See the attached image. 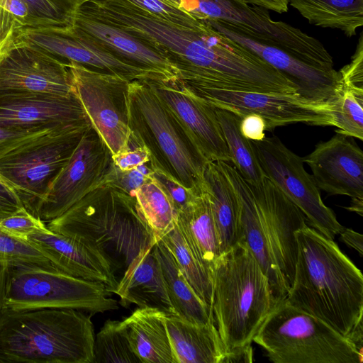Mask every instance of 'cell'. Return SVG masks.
I'll list each match as a JSON object with an SVG mask.
<instances>
[{
	"instance_id": "1",
	"label": "cell",
	"mask_w": 363,
	"mask_h": 363,
	"mask_svg": "<svg viewBox=\"0 0 363 363\" xmlns=\"http://www.w3.org/2000/svg\"><path fill=\"white\" fill-rule=\"evenodd\" d=\"M294 281L286 300L347 337L363 314V276L337 244L307 225L296 233Z\"/></svg>"
},
{
	"instance_id": "2",
	"label": "cell",
	"mask_w": 363,
	"mask_h": 363,
	"mask_svg": "<svg viewBox=\"0 0 363 363\" xmlns=\"http://www.w3.org/2000/svg\"><path fill=\"white\" fill-rule=\"evenodd\" d=\"M46 226L98 252L118 281L139 252L157 241L135 197L109 182L88 192Z\"/></svg>"
},
{
	"instance_id": "3",
	"label": "cell",
	"mask_w": 363,
	"mask_h": 363,
	"mask_svg": "<svg viewBox=\"0 0 363 363\" xmlns=\"http://www.w3.org/2000/svg\"><path fill=\"white\" fill-rule=\"evenodd\" d=\"M94 337L82 311H0V362L94 363Z\"/></svg>"
},
{
	"instance_id": "4",
	"label": "cell",
	"mask_w": 363,
	"mask_h": 363,
	"mask_svg": "<svg viewBox=\"0 0 363 363\" xmlns=\"http://www.w3.org/2000/svg\"><path fill=\"white\" fill-rule=\"evenodd\" d=\"M211 311L225 352L251 344L277 304L270 282L242 240L216 259Z\"/></svg>"
},
{
	"instance_id": "5",
	"label": "cell",
	"mask_w": 363,
	"mask_h": 363,
	"mask_svg": "<svg viewBox=\"0 0 363 363\" xmlns=\"http://www.w3.org/2000/svg\"><path fill=\"white\" fill-rule=\"evenodd\" d=\"M128 123L133 137L148 150L152 169L162 172L188 190L203 184V169L208 161L147 79L129 82Z\"/></svg>"
},
{
	"instance_id": "6",
	"label": "cell",
	"mask_w": 363,
	"mask_h": 363,
	"mask_svg": "<svg viewBox=\"0 0 363 363\" xmlns=\"http://www.w3.org/2000/svg\"><path fill=\"white\" fill-rule=\"evenodd\" d=\"M252 341L274 363H362L363 355L345 337L286 298L274 306Z\"/></svg>"
},
{
	"instance_id": "7",
	"label": "cell",
	"mask_w": 363,
	"mask_h": 363,
	"mask_svg": "<svg viewBox=\"0 0 363 363\" xmlns=\"http://www.w3.org/2000/svg\"><path fill=\"white\" fill-rule=\"evenodd\" d=\"M109 294L101 282L75 277L55 267H9L3 308L104 313L118 308Z\"/></svg>"
},
{
	"instance_id": "8",
	"label": "cell",
	"mask_w": 363,
	"mask_h": 363,
	"mask_svg": "<svg viewBox=\"0 0 363 363\" xmlns=\"http://www.w3.org/2000/svg\"><path fill=\"white\" fill-rule=\"evenodd\" d=\"M74 91L92 126L112 155L133 146L127 78L68 61Z\"/></svg>"
},
{
	"instance_id": "9",
	"label": "cell",
	"mask_w": 363,
	"mask_h": 363,
	"mask_svg": "<svg viewBox=\"0 0 363 363\" xmlns=\"http://www.w3.org/2000/svg\"><path fill=\"white\" fill-rule=\"evenodd\" d=\"M250 142L265 177L301 211L313 228L330 240L339 235L345 228L323 203L312 176L304 169L302 157L276 136Z\"/></svg>"
},
{
	"instance_id": "10",
	"label": "cell",
	"mask_w": 363,
	"mask_h": 363,
	"mask_svg": "<svg viewBox=\"0 0 363 363\" xmlns=\"http://www.w3.org/2000/svg\"><path fill=\"white\" fill-rule=\"evenodd\" d=\"M113 169L112 154L91 125L50 184L38 217L48 223L60 216L88 192L108 182Z\"/></svg>"
},
{
	"instance_id": "11",
	"label": "cell",
	"mask_w": 363,
	"mask_h": 363,
	"mask_svg": "<svg viewBox=\"0 0 363 363\" xmlns=\"http://www.w3.org/2000/svg\"><path fill=\"white\" fill-rule=\"evenodd\" d=\"M189 88L212 106L230 111L241 118L252 113L261 116L267 130L297 123L333 125L328 101H312L297 94Z\"/></svg>"
},
{
	"instance_id": "12",
	"label": "cell",
	"mask_w": 363,
	"mask_h": 363,
	"mask_svg": "<svg viewBox=\"0 0 363 363\" xmlns=\"http://www.w3.org/2000/svg\"><path fill=\"white\" fill-rule=\"evenodd\" d=\"M88 128L55 137L0 160V177L33 215L38 217L50 184L67 163Z\"/></svg>"
},
{
	"instance_id": "13",
	"label": "cell",
	"mask_w": 363,
	"mask_h": 363,
	"mask_svg": "<svg viewBox=\"0 0 363 363\" xmlns=\"http://www.w3.org/2000/svg\"><path fill=\"white\" fill-rule=\"evenodd\" d=\"M14 43L35 46L66 61L120 75L130 81L155 79L147 69L99 45L72 25L18 28Z\"/></svg>"
},
{
	"instance_id": "14",
	"label": "cell",
	"mask_w": 363,
	"mask_h": 363,
	"mask_svg": "<svg viewBox=\"0 0 363 363\" xmlns=\"http://www.w3.org/2000/svg\"><path fill=\"white\" fill-rule=\"evenodd\" d=\"M205 20L284 75L296 86L298 94L301 97L316 102L330 101L340 89L339 71L318 67L282 47L258 39L233 23L215 19Z\"/></svg>"
},
{
	"instance_id": "15",
	"label": "cell",
	"mask_w": 363,
	"mask_h": 363,
	"mask_svg": "<svg viewBox=\"0 0 363 363\" xmlns=\"http://www.w3.org/2000/svg\"><path fill=\"white\" fill-rule=\"evenodd\" d=\"M147 81L208 162L231 163L213 106L181 79Z\"/></svg>"
},
{
	"instance_id": "16",
	"label": "cell",
	"mask_w": 363,
	"mask_h": 363,
	"mask_svg": "<svg viewBox=\"0 0 363 363\" xmlns=\"http://www.w3.org/2000/svg\"><path fill=\"white\" fill-rule=\"evenodd\" d=\"M264 231L288 291L297 257L296 233L306 224L301 211L267 177L250 186Z\"/></svg>"
},
{
	"instance_id": "17",
	"label": "cell",
	"mask_w": 363,
	"mask_h": 363,
	"mask_svg": "<svg viewBox=\"0 0 363 363\" xmlns=\"http://www.w3.org/2000/svg\"><path fill=\"white\" fill-rule=\"evenodd\" d=\"M0 91L70 96L74 91L68 61L35 46L14 43L0 62Z\"/></svg>"
},
{
	"instance_id": "18",
	"label": "cell",
	"mask_w": 363,
	"mask_h": 363,
	"mask_svg": "<svg viewBox=\"0 0 363 363\" xmlns=\"http://www.w3.org/2000/svg\"><path fill=\"white\" fill-rule=\"evenodd\" d=\"M337 133L302 157L319 189L329 195L363 200V152L347 135Z\"/></svg>"
},
{
	"instance_id": "19",
	"label": "cell",
	"mask_w": 363,
	"mask_h": 363,
	"mask_svg": "<svg viewBox=\"0 0 363 363\" xmlns=\"http://www.w3.org/2000/svg\"><path fill=\"white\" fill-rule=\"evenodd\" d=\"M90 124L75 92L70 96L0 91V127L34 128Z\"/></svg>"
},
{
	"instance_id": "20",
	"label": "cell",
	"mask_w": 363,
	"mask_h": 363,
	"mask_svg": "<svg viewBox=\"0 0 363 363\" xmlns=\"http://www.w3.org/2000/svg\"><path fill=\"white\" fill-rule=\"evenodd\" d=\"M27 241L56 269L75 277L104 284L114 293L118 281L106 261L81 242L49 229L33 234Z\"/></svg>"
},
{
	"instance_id": "21",
	"label": "cell",
	"mask_w": 363,
	"mask_h": 363,
	"mask_svg": "<svg viewBox=\"0 0 363 363\" xmlns=\"http://www.w3.org/2000/svg\"><path fill=\"white\" fill-rule=\"evenodd\" d=\"M72 26L89 38L113 50L117 55L149 71L155 79H178L174 65L168 58L124 30L96 19L79 7Z\"/></svg>"
},
{
	"instance_id": "22",
	"label": "cell",
	"mask_w": 363,
	"mask_h": 363,
	"mask_svg": "<svg viewBox=\"0 0 363 363\" xmlns=\"http://www.w3.org/2000/svg\"><path fill=\"white\" fill-rule=\"evenodd\" d=\"M219 162L233 184L240 201L243 240L267 277L278 303L286 298L288 289L264 231L250 188L234 166L226 162Z\"/></svg>"
},
{
	"instance_id": "23",
	"label": "cell",
	"mask_w": 363,
	"mask_h": 363,
	"mask_svg": "<svg viewBox=\"0 0 363 363\" xmlns=\"http://www.w3.org/2000/svg\"><path fill=\"white\" fill-rule=\"evenodd\" d=\"M143 249L131 262L114 294L121 304H136L140 308H157L166 315H177L169 300L154 245Z\"/></svg>"
},
{
	"instance_id": "24",
	"label": "cell",
	"mask_w": 363,
	"mask_h": 363,
	"mask_svg": "<svg viewBox=\"0 0 363 363\" xmlns=\"http://www.w3.org/2000/svg\"><path fill=\"white\" fill-rule=\"evenodd\" d=\"M179 8L198 18L229 22L275 41L286 40L291 32L290 24L273 20L267 9L233 0H179Z\"/></svg>"
},
{
	"instance_id": "25",
	"label": "cell",
	"mask_w": 363,
	"mask_h": 363,
	"mask_svg": "<svg viewBox=\"0 0 363 363\" xmlns=\"http://www.w3.org/2000/svg\"><path fill=\"white\" fill-rule=\"evenodd\" d=\"M177 225L194 255L212 276L215 262L221 253L204 182L179 211Z\"/></svg>"
},
{
	"instance_id": "26",
	"label": "cell",
	"mask_w": 363,
	"mask_h": 363,
	"mask_svg": "<svg viewBox=\"0 0 363 363\" xmlns=\"http://www.w3.org/2000/svg\"><path fill=\"white\" fill-rule=\"evenodd\" d=\"M203 177L211 201L220 253L223 254L243 240L240 201L218 161L206 163Z\"/></svg>"
},
{
	"instance_id": "27",
	"label": "cell",
	"mask_w": 363,
	"mask_h": 363,
	"mask_svg": "<svg viewBox=\"0 0 363 363\" xmlns=\"http://www.w3.org/2000/svg\"><path fill=\"white\" fill-rule=\"evenodd\" d=\"M165 324L177 363H221L225 349L213 319L201 325L170 315Z\"/></svg>"
},
{
	"instance_id": "28",
	"label": "cell",
	"mask_w": 363,
	"mask_h": 363,
	"mask_svg": "<svg viewBox=\"0 0 363 363\" xmlns=\"http://www.w3.org/2000/svg\"><path fill=\"white\" fill-rule=\"evenodd\" d=\"M165 316L157 308L139 307L122 320L132 349L141 363H177Z\"/></svg>"
},
{
	"instance_id": "29",
	"label": "cell",
	"mask_w": 363,
	"mask_h": 363,
	"mask_svg": "<svg viewBox=\"0 0 363 363\" xmlns=\"http://www.w3.org/2000/svg\"><path fill=\"white\" fill-rule=\"evenodd\" d=\"M167 291L177 315L196 324H206L213 319L212 311L199 298L179 268L173 255L160 240L154 245Z\"/></svg>"
},
{
	"instance_id": "30",
	"label": "cell",
	"mask_w": 363,
	"mask_h": 363,
	"mask_svg": "<svg viewBox=\"0 0 363 363\" xmlns=\"http://www.w3.org/2000/svg\"><path fill=\"white\" fill-rule=\"evenodd\" d=\"M309 23L337 29L347 37L363 26V0H288Z\"/></svg>"
},
{
	"instance_id": "31",
	"label": "cell",
	"mask_w": 363,
	"mask_h": 363,
	"mask_svg": "<svg viewBox=\"0 0 363 363\" xmlns=\"http://www.w3.org/2000/svg\"><path fill=\"white\" fill-rule=\"evenodd\" d=\"M214 110L231 157V163L248 185L259 184L265 175L250 140L245 138L240 130L241 118L223 108L214 107Z\"/></svg>"
},
{
	"instance_id": "32",
	"label": "cell",
	"mask_w": 363,
	"mask_h": 363,
	"mask_svg": "<svg viewBox=\"0 0 363 363\" xmlns=\"http://www.w3.org/2000/svg\"><path fill=\"white\" fill-rule=\"evenodd\" d=\"M133 196L157 240L175 227L177 209L166 188L153 175L135 191Z\"/></svg>"
},
{
	"instance_id": "33",
	"label": "cell",
	"mask_w": 363,
	"mask_h": 363,
	"mask_svg": "<svg viewBox=\"0 0 363 363\" xmlns=\"http://www.w3.org/2000/svg\"><path fill=\"white\" fill-rule=\"evenodd\" d=\"M159 240L169 249L179 268L196 295L211 310L212 276L194 255L177 225L176 224L174 228L163 235Z\"/></svg>"
},
{
	"instance_id": "34",
	"label": "cell",
	"mask_w": 363,
	"mask_h": 363,
	"mask_svg": "<svg viewBox=\"0 0 363 363\" xmlns=\"http://www.w3.org/2000/svg\"><path fill=\"white\" fill-rule=\"evenodd\" d=\"M341 81V80H340ZM336 132L363 140V89L341 86L328 101Z\"/></svg>"
},
{
	"instance_id": "35",
	"label": "cell",
	"mask_w": 363,
	"mask_h": 363,
	"mask_svg": "<svg viewBox=\"0 0 363 363\" xmlns=\"http://www.w3.org/2000/svg\"><path fill=\"white\" fill-rule=\"evenodd\" d=\"M94 363H141L123 321L107 320L94 337Z\"/></svg>"
},
{
	"instance_id": "36",
	"label": "cell",
	"mask_w": 363,
	"mask_h": 363,
	"mask_svg": "<svg viewBox=\"0 0 363 363\" xmlns=\"http://www.w3.org/2000/svg\"><path fill=\"white\" fill-rule=\"evenodd\" d=\"M75 126L19 128L0 127V160L18 155L55 137L88 128Z\"/></svg>"
},
{
	"instance_id": "37",
	"label": "cell",
	"mask_w": 363,
	"mask_h": 363,
	"mask_svg": "<svg viewBox=\"0 0 363 363\" xmlns=\"http://www.w3.org/2000/svg\"><path fill=\"white\" fill-rule=\"evenodd\" d=\"M29 8L37 27H63L72 25L79 0H23Z\"/></svg>"
},
{
	"instance_id": "38",
	"label": "cell",
	"mask_w": 363,
	"mask_h": 363,
	"mask_svg": "<svg viewBox=\"0 0 363 363\" xmlns=\"http://www.w3.org/2000/svg\"><path fill=\"white\" fill-rule=\"evenodd\" d=\"M0 263L9 267H54L50 261L28 241L11 237L0 230Z\"/></svg>"
},
{
	"instance_id": "39",
	"label": "cell",
	"mask_w": 363,
	"mask_h": 363,
	"mask_svg": "<svg viewBox=\"0 0 363 363\" xmlns=\"http://www.w3.org/2000/svg\"><path fill=\"white\" fill-rule=\"evenodd\" d=\"M46 223L25 207L0 220V230L14 238L26 240L28 236L48 230Z\"/></svg>"
},
{
	"instance_id": "40",
	"label": "cell",
	"mask_w": 363,
	"mask_h": 363,
	"mask_svg": "<svg viewBox=\"0 0 363 363\" xmlns=\"http://www.w3.org/2000/svg\"><path fill=\"white\" fill-rule=\"evenodd\" d=\"M140 9L168 21L188 27H195L201 19L173 6L163 0H128Z\"/></svg>"
},
{
	"instance_id": "41",
	"label": "cell",
	"mask_w": 363,
	"mask_h": 363,
	"mask_svg": "<svg viewBox=\"0 0 363 363\" xmlns=\"http://www.w3.org/2000/svg\"><path fill=\"white\" fill-rule=\"evenodd\" d=\"M341 82L348 86L363 89V38L361 33L351 62L340 71Z\"/></svg>"
},
{
	"instance_id": "42",
	"label": "cell",
	"mask_w": 363,
	"mask_h": 363,
	"mask_svg": "<svg viewBox=\"0 0 363 363\" xmlns=\"http://www.w3.org/2000/svg\"><path fill=\"white\" fill-rule=\"evenodd\" d=\"M114 167L121 171L136 168L141 164L151 162L148 150L143 145L132 146L129 150L112 155Z\"/></svg>"
},
{
	"instance_id": "43",
	"label": "cell",
	"mask_w": 363,
	"mask_h": 363,
	"mask_svg": "<svg viewBox=\"0 0 363 363\" xmlns=\"http://www.w3.org/2000/svg\"><path fill=\"white\" fill-rule=\"evenodd\" d=\"M148 178L137 168L121 171L113 165V169L108 176V182L133 196L135 191L144 184Z\"/></svg>"
},
{
	"instance_id": "44",
	"label": "cell",
	"mask_w": 363,
	"mask_h": 363,
	"mask_svg": "<svg viewBox=\"0 0 363 363\" xmlns=\"http://www.w3.org/2000/svg\"><path fill=\"white\" fill-rule=\"evenodd\" d=\"M18 28L13 16L0 5V62L13 47Z\"/></svg>"
},
{
	"instance_id": "45",
	"label": "cell",
	"mask_w": 363,
	"mask_h": 363,
	"mask_svg": "<svg viewBox=\"0 0 363 363\" xmlns=\"http://www.w3.org/2000/svg\"><path fill=\"white\" fill-rule=\"evenodd\" d=\"M152 175L166 188L171 196L178 212L186 205L187 202L193 196L194 191L198 189L197 188L194 190H188L172 179L167 174L156 169H153Z\"/></svg>"
},
{
	"instance_id": "46",
	"label": "cell",
	"mask_w": 363,
	"mask_h": 363,
	"mask_svg": "<svg viewBox=\"0 0 363 363\" xmlns=\"http://www.w3.org/2000/svg\"><path fill=\"white\" fill-rule=\"evenodd\" d=\"M240 130L245 138L251 141H261L266 137L265 121L257 114L246 115L240 120Z\"/></svg>"
},
{
	"instance_id": "47",
	"label": "cell",
	"mask_w": 363,
	"mask_h": 363,
	"mask_svg": "<svg viewBox=\"0 0 363 363\" xmlns=\"http://www.w3.org/2000/svg\"><path fill=\"white\" fill-rule=\"evenodd\" d=\"M0 5L13 16L19 28L37 27L36 21L23 0H0Z\"/></svg>"
},
{
	"instance_id": "48",
	"label": "cell",
	"mask_w": 363,
	"mask_h": 363,
	"mask_svg": "<svg viewBox=\"0 0 363 363\" xmlns=\"http://www.w3.org/2000/svg\"><path fill=\"white\" fill-rule=\"evenodd\" d=\"M23 207L13 188L0 179V220Z\"/></svg>"
},
{
	"instance_id": "49",
	"label": "cell",
	"mask_w": 363,
	"mask_h": 363,
	"mask_svg": "<svg viewBox=\"0 0 363 363\" xmlns=\"http://www.w3.org/2000/svg\"><path fill=\"white\" fill-rule=\"evenodd\" d=\"M253 350L251 344L234 348L225 352L221 363L252 362Z\"/></svg>"
},
{
	"instance_id": "50",
	"label": "cell",
	"mask_w": 363,
	"mask_h": 363,
	"mask_svg": "<svg viewBox=\"0 0 363 363\" xmlns=\"http://www.w3.org/2000/svg\"><path fill=\"white\" fill-rule=\"evenodd\" d=\"M340 240L350 247L363 255V236L350 228H344L340 233Z\"/></svg>"
},
{
	"instance_id": "51",
	"label": "cell",
	"mask_w": 363,
	"mask_h": 363,
	"mask_svg": "<svg viewBox=\"0 0 363 363\" xmlns=\"http://www.w3.org/2000/svg\"><path fill=\"white\" fill-rule=\"evenodd\" d=\"M356 348L358 352L362 354L363 347V322L359 319L352 328L351 332L346 337Z\"/></svg>"
},
{
	"instance_id": "52",
	"label": "cell",
	"mask_w": 363,
	"mask_h": 363,
	"mask_svg": "<svg viewBox=\"0 0 363 363\" xmlns=\"http://www.w3.org/2000/svg\"><path fill=\"white\" fill-rule=\"evenodd\" d=\"M9 269V267L7 264L0 263V311L4 306Z\"/></svg>"
},
{
	"instance_id": "53",
	"label": "cell",
	"mask_w": 363,
	"mask_h": 363,
	"mask_svg": "<svg viewBox=\"0 0 363 363\" xmlns=\"http://www.w3.org/2000/svg\"><path fill=\"white\" fill-rule=\"evenodd\" d=\"M347 209H348L350 211L355 212L356 213L359 214L360 216H362L363 215V200H358V199H352L351 203L349 207H347Z\"/></svg>"
},
{
	"instance_id": "54",
	"label": "cell",
	"mask_w": 363,
	"mask_h": 363,
	"mask_svg": "<svg viewBox=\"0 0 363 363\" xmlns=\"http://www.w3.org/2000/svg\"><path fill=\"white\" fill-rule=\"evenodd\" d=\"M163 1H164L165 2L168 3L169 4L173 6L179 8V0H163Z\"/></svg>"
},
{
	"instance_id": "55",
	"label": "cell",
	"mask_w": 363,
	"mask_h": 363,
	"mask_svg": "<svg viewBox=\"0 0 363 363\" xmlns=\"http://www.w3.org/2000/svg\"><path fill=\"white\" fill-rule=\"evenodd\" d=\"M0 179H3L1 177H0Z\"/></svg>"
}]
</instances>
